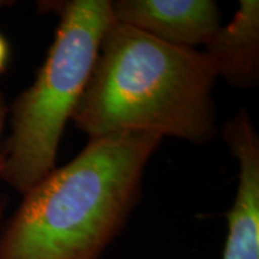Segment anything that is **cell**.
I'll return each mask as SVG.
<instances>
[{"instance_id":"obj_2","label":"cell","mask_w":259,"mask_h":259,"mask_svg":"<svg viewBox=\"0 0 259 259\" xmlns=\"http://www.w3.org/2000/svg\"><path fill=\"white\" fill-rule=\"evenodd\" d=\"M161 139L148 132L90 138L24 193L0 238V259H99L135 205Z\"/></svg>"},{"instance_id":"obj_8","label":"cell","mask_w":259,"mask_h":259,"mask_svg":"<svg viewBox=\"0 0 259 259\" xmlns=\"http://www.w3.org/2000/svg\"><path fill=\"white\" fill-rule=\"evenodd\" d=\"M9 45L8 41L5 40V37L0 34V73L4 72L8 66L9 61Z\"/></svg>"},{"instance_id":"obj_4","label":"cell","mask_w":259,"mask_h":259,"mask_svg":"<svg viewBox=\"0 0 259 259\" xmlns=\"http://www.w3.org/2000/svg\"><path fill=\"white\" fill-rule=\"evenodd\" d=\"M111 11L116 23L186 48L205 46L221 27L219 6L211 0H116Z\"/></svg>"},{"instance_id":"obj_1","label":"cell","mask_w":259,"mask_h":259,"mask_svg":"<svg viewBox=\"0 0 259 259\" xmlns=\"http://www.w3.org/2000/svg\"><path fill=\"white\" fill-rule=\"evenodd\" d=\"M216 78L204 52L113 21L72 120L90 138L148 132L204 143L215 134Z\"/></svg>"},{"instance_id":"obj_3","label":"cell","mask_w":259,"mask_h":259,"mask_svg":"<svg viewBox=\"0 0 259 259\" xmlns=\"http://www.w3.org/2000/svg\"><path fill=\"white\" fill-rule=\"evenodd\" d=\"M59 25L34 83L11 108L2 179L25 193L54 169L67 121L92 74L107 29L111 2L73 0L60 5Z\"/></svg>"},{"instance_id":"obj_6","label":"cell","mask_w":259,"mask_h":259,"mask_svg":"<svg viewBox=\"0 0 259 259\" xmlns=\"http://www.w3.org/2000/svg\"><path fill=\"white\" fill-rule=\"evenodd\" d=\"M215 73L239 88H250L259 78V3L241 0L234 17L220 27L205 45Z\"/></svg>"},{"instance_id":"obj_7","label":"cell","mask_w":259,"mask_h":259,"mask_svg":"<svg viewBox=\"0 0 259 259\" xmlns=\"http://www.w3.org/2000/svg\"><path fill=\"white\" fill-rule=\"evenodd\" d=\"M8 106H6L5 97L3 93L0 92V178H2V170H3V149H2V136L3 131H4V125L8 118Z\"/></svg>"},{"instance_id":"obj_5","label":"cell","mask_w":259,"mask_h":259,"mask_svg":"<svg viewBox=\"0 0 259 259\" xmlns=\"http://www.w3.org/2000/svg\"><path fill=\"white\" fill-rule=\"evenodd\" d=\"M225 138L239 162V184L227 212L228 236L222 259H259V138L244 112L228 122Z\"/></svg>"},{"instance_id":"obj_9","label":"cell","mask_w":259,"mask_h":259,"mask_svg":"<svg viewBox=\"0 0 259 259\" xmlns=\"http://www.w3.org/2000/svg\"><path fill=\"white\" fill-rule=\"evenodd\" d=\"M3 210H4V204L0 202V221H2V216H3Z\"/></svg>"},{"instance_id":"obj_10","label":"cell","mask_w":259,"mask_h":259,"mask_svg":"<svg viewBox=\"0 0 259 259\" xmlns=\"http://www.w3.org/2000/svg\"><path fill=\"white\" fill-rule=\"evenodd\" d=\"M5 5H6V3H5V2H2V0H0V10L4 8Z\"/></svg>"}]
</instances>
